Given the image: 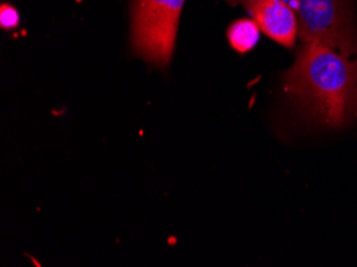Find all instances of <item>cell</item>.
<instances>
[{
  "instance_id": "3957f363",
  "label": "cell",
  "mask_w": 357,
  "mask_h": 267,
  "mask_svg": "<svg viewBox=\"0 0 357 267\" xmlns=\"http://www.w3.org/2000/svg\"><path fill=\"white\" fill-rule=\"evenodd\" d=\"M303 43H321L344 56L357 54V31L349 0H289Z\"/></svg>"
},
{
  "instance_id": "7a4b0ae2",
  "label": "cell",
  "mask_w": 357,
  "mask_h": 267,
  "mask_svg": "<svg viewBox=\"0 0 357 267\" xmlns=\"http://www.w3.org/2000/svg\"><path fill=\"white\" fill-rule=\"evenodd\" d=\"M185 0H133V52L154 66H167L173 56Z\"/></svg>"
},
{
  "instance_id": "8992f818",
  "label": "cell",
  "mask_w": 357,
  "mask_h": 267,
  "mask_svg": "<svg viewBox=\"0 0 357 267\" xmlns=\"http://www.w3.org/2000/svg\"><path fill=\"white\" fill-rule=\"evenodd\" d=\"M0 20H2V27L5 29H12L16 24H18V13L13 7H8V5H3L2 13H0Z\"/></svg>"
},
{
  "instance_id": "277c9868",
  "label": "cell",
  "mask_w": 357,
  "mask_h": 267,
  "mask_svg": "<svg viewBox=\"0 0 357 267\" xmlns=\"http://www.w3.org/2000/svg\"><path fill=\"white\" fill-rule=\"evenodd\" d=\"M247 7L263 34L287 48L295 45L298 18L287 0H253Z\"/></svg>"
},
{
  "instance_id": "5b68a950",
  "label": "cell",
  "mask_w": 357,
  "mask_h": 267,
  "mask_svg": "<svg viewBox=\"0 0 357 267\" xmlns=\"http://www.w3.org/2000/svg\"><path fill=\"white\" fill-rule=\"evenodd\" d=\"M259 27L253 20H239L232 23L228 29V42L236 52L247 53L257 45Z\"/></svg>"
},
{
  "instance_id": "6da1fadb",
  "label": "cell",
  "mask_w": 357,
  "mask_h": 267,
  "mask_svg": "<svg viewBox=\"0 0 357 267\" xmlns=\"http://www.w3.org/2000/svg\"><path fill=\"white\" fill-rule=\"evenodd\" d=\"M284 90L311 121L330 128L357 119V58L321 43H303Z\"/></svg>"
},
{
  "instance_id": "52a82bcc",
  "label": "cell",
  "mask_w": 357,
  "mask_h": 267,
  "mask_svg": "<svg viewBox=\"0 0 357 267\" xmlns=\"http://www.w3.org/2000/svg\"><path fill=\"white\" fill-rule=\"evenodd\" d=\"M243 2H245V3H250V2H253V0H243ZM287 2H289V0H287Z\"/></svg>"
}]
</instances>
